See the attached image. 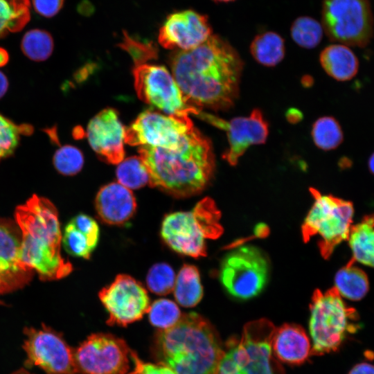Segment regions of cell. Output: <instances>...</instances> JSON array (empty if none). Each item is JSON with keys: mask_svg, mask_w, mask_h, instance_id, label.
<instances>
[{"mask_svg": "<svg viewBox=\"0 0 374 374\" xmlns=\"http://www.w3.org/2000/svg\"><path fill=\"white\" fill-rule=\"evenodd\" d=\"M98 224L85 214L75 216L65 226L62 245L71 256L88 259L99 240Z\"/></svg>", "mask_w": 374, "mask_h": 374, "instance_id": "obj_22", "label": "cell"}, {"mask_svg": "<svg viewBox=\"0 0 374 374\" xmlns=\"http://www.w3.org/2000/svg\"><path fill=\"white\" fill-rule=\"evenodd\" d=\"M12 374H31V373L28 372L26 370L20 369Z\"/></svg>", "mask_w": 374, "mask_h": 374, "instance_id": "obj_44", "label": "cell"}, {"mask_svg": "<svg viewBox=\"0 0 374 374\" xmlns=\"http://www.w3.org/2000/svg\"><path fill=\"white\" fill-rule=\"evenodd\" d=\"M148 313L150 323L159 330L175 326L182 315L177 305L166 299L154 301L150 304Z\"/></svg>", "mask_w": 374, "mask_h": 374, "instance_id": "obj_34", "label": "cell"}, {"mask_svg": "<svg viewBox=\"0 0 374 374\" xmlns=\"http://www.w3.org/2000/svg\"><path fill=\"white\" fill-rule=\"evenodd\" d=\"M74 361L78 374H136L141 362L123 339L103 332L83 341Z\"/></svg>", "mask_w": 374, "mask_h": 374, "instance_id": "obj_9", "label": "cell"}, {"mask_svg": "<svg viewBox=\"0 0 374 374\" xmlns=\"http://www.w3.org/2000/svg\"><path fill=\"white\" fill-rule=\"evenodd\" d=\"M271 348L276 359L292 365L304 363L312 351L309 337L304 329L291 323L283 324L275 329Z\"/></svg>", "mask_w": 374, "mask_h": 374, "instance_id": "obj_21", "label": "cell"}, {"mask_svg": "<svg viewBox=\"0 0 374 374\" xmlns=\"http://www.w3.org/2000/svg\"><path fill=\"white\" fill-rule=\"evenodd\" d=\"M53 47V39L51 34L41 29H32L26 32L21 42L23 53L29 59L37 62L48 59Z\"/></svg>", "mask_w": 374, "mask_h": 374, "instance_id": "obj_30", "label": "cell"}, {"mask_svg": "<svg viewBox=\"0 0 374 374\" xmlns=\"http://www.w3.org/2000/svg\"><path fill=\"white\" fill-rule=\"evenodd\" d=\"M268 274L267 258L259 249L252 246L236 247L222 260L220 280L231 296L247 300L262 291Z\"/></svg>", "mask_w": 374, "mask_h": 374, "instance_id": "obj_11", "label": "cell"}, {"mask_svg": "<svg viewBox=\"0 0 374 374\" xmlns=\"http://www.w3.org/2000/svg\"><path fill=\"white\" fill-rule=\"evenodd\" d=\"M212 32L206 15L188 9L167 17L159 29L158 40L165 48L186 51L205 42Z\"/></svg>", "mask_w": 374, "mask_h": 374, "instance_id": "obj_17", "label": "cell"}, {"mask_svg": "<svg viewBox=\"0 0 374 374\" xmlns=\"http://www.w3.org/2000/svg\"><path fill=\"white\" fill-rule=\"evenodd\" d=\"M9 60V55L6 50L0 47V67L5 66Z\"/></svg>", "mask_w": 374, "mask_h": 374, "instance_id": "obj_42", "label": "cell"}, {"mask_svg": "<svg viewBox=\"0 0 374 374\" xmlns=\"http://www.w3.org/2000/svg\"><path fill=\"white\" fill-rule=\"evenodd\" d=\"M33 127L17 124L0 113V161L10 157L17 148L22 135H30Z\"/></svg>", "mask_w": 374, "mask_h": 374, "instance_id": "obj_33", "label": "cell"}, {"mask_svg": "<svg viewBox=\"0 0 374 374\" xmlns=\"http://www.w3.org/2000/svg\"><path fill=\"white\" fill-rule=\"evenodd\" d=\"M139 147L149 184L173 197L199 194L213 177L215 157L211 141L195 127L176 150Z\"/></svg>", "mask_w": 374, "mask_h": 374, "instance_id": "obj_2", "label": "cell"}, {"mask_svg": "<svg viewBox=\"0 0 374 374\" xmlns=\"http://www.w3.org/2000/svg\"><path fill=\"white\" fill-rule=\"evenodd\" d=\"M275 329L265 319L247 323L240 337L226 342L216 374H285L272 351Z\"/></svg>", "mask_w": 374, "mask_h": 374, "instance_id": "obj_6", "label": "cell"}, {"mask_svg": "<svg viewBox=\"0 0 374 374\" xmlns=\"http://www.w3.org/2000/svg\"><path fill=\"white\" fill-rule=\"evenodd\" d=\"M20 242L15 227L0 220V294L22 287L30 278L33 271L19 258Z\"/></svg>", "mask_w": 374, "mask_h": 374, "instance_id": "obj_19", "label": "cell"}, {"mask_svg": "<svg viewBox=\"0 0 374 374\" xmlns=\"http://www.w3.org/2000/svg\"><path fill=\"white\" fill-rule=\"evenodd\" d=\"M348 374H374V365L367 362L357 364L350 369Z\"/></svg>", "mask_w": 374, "mask_h": 374, "instance_id": "obj_40", "label": "cell"}, {"mask_svg": "<svg viewBox=\"0 0 374 374\" xmlns=\"http://www.w3.org/2000/svg\"><path fill=\"white\" fill-rule=\"evenodd\" d=\"M24 332L27 367L38 366L47 374H78L74 350L62 335L45 326L26 328Z\"/></svg>", "mask_w": 374, "mask_h": 374, "instance_id": "obj_14", "label": "cell"}, {"mask_svg": "<svg viewBox=\"0 0 374 374\" xmlns=\"http://www.w3.org/2000/svg\"><path fill=\"white\" fill-rule=\"evenodd\" d=\"M194 127L188 115H168L148 109L125 128V143L176 150Z\"/></svg>", "mask_w": 374, "mask_h": 374, "instance_id": "obj_13", "label": "cell"}, {"mask_svg": "<svg viewBox=\"0 0 374 374\" xmlns=\"http://www.w3.org/2000/svg\"><path fill=\"white\" fill-rule=\"evenodd\" d=\"M314 203L302 225L304 242L319 235L318 246L323 258H330L335 248L348 240L353 217V205L332 195H323L311 188Z\"/></svg>", "mask_w": 374, "mask_h": 374, "instance_id": "obj_8", "label": "cell"}, {"mask_svg": "<svg viewBox=\"0 0 374 374\" xmlns=\"http://www.w3.org/2000/svg\"><path fill=\"white\" fill-rule=\"evenodd\" d=\"M152 353L175 374H216L224 354L211 323L196 312L183 314L171 328L155 335Z\"/></svg>", "mask_w": 374, "mask_h": 374, "instance_id": "obj_3", "label": "cell"}, {"mask_svg": "<svg viewBox=\"0 0 374 374\" xmlns=\"http://www.w3.org/2000/svg\"><path fill=\"white\" fill-rule=\"evenodd\" d=\"M30 19L29 0H0V38L20 31Z\"/></svg>", "mask_w": 374, "mask_h": 374, "instance_id": "obj_28", "label": "cell"}, {"mask_svg": "<svg viewBox=\"0 0 374 374\" xmlns=\"http://www.w3.org/2000/svg\"><path fill=\"white\" fill-rule=\"evenodd\" d=\"M319 61L326 73L337 81H348L358 73L359 62L354 52L346 45L333 44L324 48Z\"/></svg>", "mask_w": 374, "mask_h": 374, "instance_id": "obj_23", "label": "cell"}, {"mask_svg": "<svg viewBox=\"0 0 374 374\" xmlns=\"http://www.w3.org/2000/svg\"><path fill=\"white\" fill-rule=\"evenodd\" d=\"M95 206L98 215L104 222L121 225L134 214L136 202L132 190L118 182H112L99 190Z\"/></svg>", "mask_w": 374, "mask_h": 374, "instance_id": "obj_20", "label": "cell"}, {"mask_svg": "<svg viewBox=\"0 0 374 374\" xmlns=\"http://www.w3.org/2000/svg\"><path fill=\"white\" fill-rule=\"evenodd\" d=\"M99 299L109 314L107 323L126 326L148 313L150 301L146 290L134 278L118 275L99 292Z\"/></svg>", "mask_w": 374, "mask_h": 374, "instance_id": "obj_15", "label": "cell"}, {"mask_svg": "<svg viewBox=\"0 0 374 374\" xmlns=\"http://www.w3.org/2000/svg\"><path fill=\"white\" fill-rule=\"evenodd\" d=\"M170 66L186 100L197 109L226 110L238 96L242 60L236 50L217 35L194 48L177 51Z\"/></svg>", "mask_w": 374, "mask_h": 374, "instance_id": "obj_1", "label": "cell"}, {"mask_svg": "<svg viewBox=\"0 0 374 374\" xmlns=\"http://www.w3.org/2000/svg\"><path fill=\"white\" fill-rule=\"evenodd\" d=\"M310 310L311 355H322L337 351L360 329L358 312L345 303L335 287L325 292L315 290Z\"/></svg>", "mask_w": 374, "mask_h": 374, "instance_id": "obj_5", "label": "cell"}, {"mask_svg": "<svg viewBox=\"0 0 374 374\" xmlns=\"http://www.w3.org/2000/svg\"><path fill=\"white\" fill-rule=\"evenodd\" d=\"M8 88V81L6 75L0 71V98L6 93Z\"/></svg>", "mask_w": 374, "mask_h": 374, "instance_id": "obj_41", "label": "cell"}, {"mask_svg": "<svg viewBox=\"0 0 374 374\" xmlns=\"http://www.w3.org/2000/svg\"><path fill=\"white\" fill-rule=\"evenodd\" d=\"M53 162L60 174L71 176L78 173L82 168L84 157L78 148L67 145L56 150Z\"/></svg>", "mask_w": 374, "mask_h": 374, "instance_id": "obj_36", "label": "cell"}, {"mask_svg": "<svg viewBox=\"0 0 374 374\" xmlns=\"http://www.w3.org/2000/svg\"><path fill=\"white\" fill-rule=\"evenodd\" d=\"M323 32L322 25L314 18L308 16L296 18L290 28L294 42L305 48L316 47L322 39Z\"/></svg>", "mask_w": 374, "mask_h": 374, "instance_id": "obj_32", "label": "cell"}, {"mask_svg": "<svg viewBox=\"0 0 374 374\" xmlns=\"http://www.w3.org/2000/svg\"><path fill=\"white\" fill-rule=\"evenodd\" d=\"M21 232L19 258L23 265L37 271L43 280H58L73 270L61 253L62 232L55 206L47 199L33 195L16 208Z\"/></svg>", "mask_w": 374, "mask_h": 374, "instance_id": "obj_4", "label": "cell"}, {"mask_svg": "<svg viewBox=\"0 0 374 374\" xmlns=\"http://www.w3.org/2000/svg\"><path fill=\"white\" fill-rule=\"evenodd\" d=\"M175 279L173 269L167 263L160 262L150 267L146 276V283L152 292L166 295L173 291Z\"/></svg>", "mask_w": 374, "mask_h": 374, "instance_id": "obj_35", "label": "cell"}, {"mask_svg": "<svg viewBox=\"0 0 374 374\" xmlns=\"http://www.w3.org/2000/svg\"><path fill=\"white\" fill-rule=\"evenodd\" d=\"M321 18L323 30L332 41L364 47L373 36L368 0H323Z\"/></svg>", "mask_w": 374, "mask_h": 374, "instance_id": "obj_10", "label": "cell"}, {"mask_svg": "<svg viewBox=\"0 0 374 374\" xmlns=\"http://www.w3.org/2000/svg\"><path fill=\"white\" fill-rule=\"evenodd\" d=\"M197 116L226 132L229 148L222 158L231 166L238 163L249 146L265 143L269 134L268 123L258 109H254L249 116L236 117L229 121L202 112Z\"/></svg>", "mask_w": 374, "mask_h": 374, "instance_id": "obj_16", "label": "cell"}, {"mask_svg": "<svg viewBox=\"0 0 374 374\" xmlns=\"http://www.w3.org/2000/svg\"><path fill=\"white\" fill-rule=\"evenodd\" d=\"M136 374H175L167 366L161 363H144L141 362Z\"/></svg>", "mask_w": 374, "mask_h": 374, "instance_id": "obj_39", "label": "cell"}, {"mask_svg": "<svg viewBox=\"0 0 374 374\" xmlns=\"http://www.w3.org/2000/svg\"><path fill=\"white\" fill-rule=\"evenodd\" d=\"M64 0H32L35 12L47 18L57 15L62 9Z\"/></svg>", "mask_w": 374, "mask_h": 374, "instance_id": "obj_38", "label": "cell"}, {"mask_svg": "<svg viewBox=\"0 0 374 374\" xmlns=\"http://www.w3.org/2000/svg\"><path fill=\"white\" fill-rule=\"evenodd\" d=\"M250 52L258 63L273 66L281 62L285 56V42L279 34L265 31L257 35L252 40Z\"/></svg>", "mask_w": 374, "mask_h": 374, "instance_id": "obj_27", "label": "cell"}, {"mask_svg": "<svg viewBox=\"0 0 374 374\" xmlns=\"http://www.w3.org/2000/svg\"><path fill=\"white\" fill-rule=\"evenodd\" d=\"M368 168L370 172L374 175V152L371 154L368 159Z\"/></svg>", "mask_w": 374, "mask_h": 374, "instance_id": "obj_43", "label": "cell"}, {"mask_svg": "<svg viewBox=\"0 0 374 374\" xmlns=\"http://www.w3.org/2000/svg\"><path fill=\"white\" fill-rule=\"evenodd\" d=\"M123 39L119 46L132 57L135 66L145 64L157 55V48L152 42H142L131 37L123 31Z\"/></svg>", "mask_w": 374, "mask_h": 374, "instance_id": "obj_37", "label": "cell"}, {"mask_svg": "<svg viewBox=\"0 0 374 374\" xmlns=\"http://www.w3.org/2000/svg\"><path fill=\"white\" fill-rule=\"evenodd\" d=\"M220 212L214 201L205 197L189 211L165 216L161 228L162 239L173 251L193 258L206 255V241L222 233Z\"/></svg>", "mask_w": 374, "mask_h": 374, "instance_id": "obj_7", "label": "cell"}, {"mask_svg": "<svg viewBox=\"0 0 374 374\" xmlns=\"http://www.w3.org/2000/svg\"><path fill=\"white\" fill-rule=\"evenodd\" d=\"M311 134L316 146L323 150L336 149L344 141V133L339 123L330 116L318 118L312 125Z\"/></svg>", "mask_w": 374, "mask_h": 374, "instance_id": "obj_29", "label": "cell"}, {"mask_svg": "<svg viewBox=\"0 0 374 374\" xmlns=\"http://www.w3.org/2000/svg\"><path fill=\"white\" fill-rule=\"evenodd\" d=\"M213 2L220 3H229L234 1L235 0H212Z\"/></svg>", "mask_w": 374, "mask_h": 374, "instance_id": "obj_45", "label": "cell"}, {"mask_svg": "<svg viewBox=\"0 0 374 374\" xmlns=\"http://www.w3.org/2000/svg\"><path fill=\"white\" fill-rule=\"evenodd\" d=\"M133 75L137 96L145 103L168 115L197 116L201 112L188 103L173 75L164 66L137 65Z\"/></svg>", "mask_w": 374, "mask_h": 374, "instance_id": "obj_12", "label": "cell"}, {"mask_svg": "<svg viewBox=\"0 0 374 374\" xmlns=\"http://www.w3.org/2000/svg\"><path fill=\"white\" fill-rule=\"evenodd\" d=\"M176 301L184 308L195 306L203 296L200 275L194 265H184L180 269L173 289Z\"/></svg>", "mask_w": 374, "mask_h": 374, "instance_id": "obj_26", "label": "cell"}, {"mask_svg": "<svg viewBox=\"0 0 374 374\" xmlns=\"http://www.w3.org/2000/svg\"><path fill=\"white\" fill-rule=\"evenodd\" d=\"M355 260H350L336 273L335 288L339 294L352 301H359L367 294L369 289L366 274L355 265Z\"/></svg>", "mask_w": 374, "mask_h": 374, "instance_id": "obj_25", "label": "cell"}, {"mask_svg": "<svg viewBox=\"0 0 374 374\" xmlns=\"http://www.w3.org/2000/svg\"><path fill=\"white\" fill-rule=\"evenodd\" d=\"M118 182L126 188L138 189L149 183L148 170L140 157L123 159L116 168Z\"/></svg>", "mask_w": 374, "mask_h": 374, "instance_id": "obj_31", "label": "cell"}, {"mask_svg": "<svg viewBox=\"0 0 374 374\" xmlns=\"http://www.w3.org/2000/svg\"><path fill=\"white\" fill-rule=\"evenodd\" d=\"M125 127L113 108H106L89 123L87 136L98 156L108 163L118 164L124 159Z\"/></svg>", "mask_w": 374, "mask_h": 374, "instance_id": "obj_18", "label": "cell"}, {"mask_svg": "<svg viewBox=\"0 0 374 374\" xmlns=\"http://www.w3.org/2000/svg\"><path fill=\"white\" fill-rule=\"evenodd\" d=\"M348 240L352 258L374 267V213L364 216L360 222L351 226Z\"/></svg>", "mask_w": 374, "mask_h": 374, "instance_id": "obj_24", "label": "cell"}]
</instances>
